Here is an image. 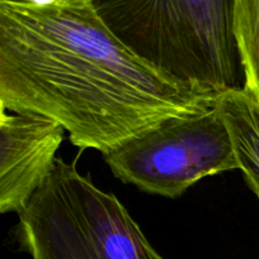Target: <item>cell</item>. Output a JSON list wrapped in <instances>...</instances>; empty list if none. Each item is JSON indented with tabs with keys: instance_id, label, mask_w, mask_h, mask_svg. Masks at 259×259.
<instances>
[{
	"instance_id": "7",
	"label": "cell",
	"mask_w": 259,
	"mask_h": 259,
	"mask_svg": "<svg viewBox=\"0 0 259 259\" xmlns=\"http://www.w3.org/2000/svg\"><path fill=\"white\" fill-rule=\"evenodd\" d=\"M234 32L244 68L243 90L259 103V0H234Z\"/></svg>"
},
{
	"instance_id": "3",
	"label": "cell",
	"mask_w": 259,
	"mask_h": 259,
	"mask_svg": "<svg viewBox=\"0 0 259 259\" xmlns=\"http://www.w3.org/2000/svg\"><path fill=\"white\" fill-rule=\"evenodd\" d=\"M18 214L32 259H164L115 195L63 159Z\"/></svg>"
},
{
	"instance_id": "2",
	"label": "cell",
	"mask_w": 259,
	"mask_h": 259,
	"mask_svg": "<svg viewBox=\"0 0 259 259\" xmlns=\"http://www.w3.org/2000/svg\"><path fill=\"white\" fill-rule=\"evenodd\" d=\"M110 32L147 65L215 94L243 90L234 0H91Z\"/></svg>"
},
{
	"instance_id": "8",
	"label": "cell",
	"mask_w": 259,
	"mask_h": 259,
	"mask_svg": "<svg viewBox=\"0 0 259 259\" xmlns=\"http://www.w3.org/2000/svg\"><path fill=\"white\" fill-rule=\"evenodd\" d=\"M245 181H247L248 186L250 187V190H252V191L254 192L255 196H257V199H258V201H259V180L245 179Z\"/></svg>"
},
{
	"instance_id": "1",
	"label": "cell",
	"mask_w": 259,
	"mask_h": 259,
	"mask_svg": "<svg viewBox=\"0 0 259 259\" xmlns=\"http://www.w3.org/2000/svg\"><path fill=\"white\" fill-rule=\"evenodd\" d=\"M218 96L133 55L91 0H0V103L55 121L80 149L105 153Z\"/></svg>"
},
{
	"instance_id": "10",
	"label": "cell",
	"mask_w": 259,
	"mask_h": 259,
	"mask_svg": "<svg viewBox=\"0 0 259 259\" xmlns=\"http://www.w3.org/2000/svg\"><path fill=\"white\" fill-rule=\"evenodd\" d=\"M5 120H7V119H5ZM5 120H4V121H5ZM4 121H0V124H3V123H4Z\"/></svg>"
},
{
	"instance_id": "6",
	"label": "cell",
	"mask_w": 259,
	"mask_h": 259,
	"mask_svg": "<svg viewBox=\"0 0 259 259\" xmlns=\"http://www.w3.org/2000/svg\"><path fill=\"white\" fill-rule=\"evenodd\" d=\"M217 106L245 179L259 180V103L244 90L220 94Z\"/></svg>"
},
{
	"instance_id": "5",
	"label": "cell",
	"mask_w": 259,
	"mask_h": 259,
	"mask_svg": "<svg viewBox=\"0 0 259 259\" xmlns=\"http://www.w3.org/2000/svg\"><path fill=\"white\" fill-rule=\"evenodd\" d=\"M65 129L40 116L9 114L0 124V214L20 212L50 175Z\"/></svg>"
},
{
	"instance_id": "4",
	"label": "cell",
	"mask_w": 259,
	"mask_h": 259,
	"mask_svg": "<svg viewBox=\"0 0 259 259\" xmlns=\"http://www.w3.org/2000/svg\"><path fill=\"white\" fill-rule=\"evenodd\" d=\"M103 156L123 182L171 199L205 177L239 169L217 101L209 108L164 119Z\"/></svg>"
},
{
	"instance_id": "9",
	"label": "cell",
	"mask_w": 259,
	"mask_h": 259,
	"mask_svg": "<svg viewBox=\"0 0 259 259\" xmlns=\"http://www.w3.org/2000/svg\"><path fill=\"white\" fill-rule=\"evenodd\" d=\"M8 115H9V114L7 113V109H5L4 106L2 105V103H0V121H4L5 119L8 118Z\"/></svg>"
}]
</instances>
